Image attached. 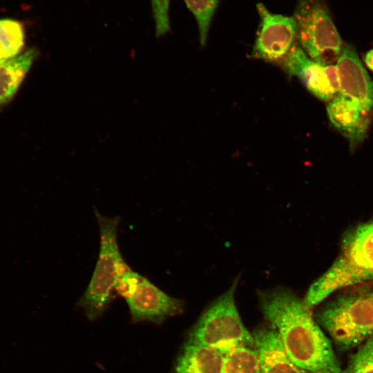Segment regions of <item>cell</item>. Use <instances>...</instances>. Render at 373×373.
I'll list each match as a JSON object with an SVG mask.
<instances>
[{
  "label": "cell",
  "instance_id": "6da1fadb",
  "mask_svg": "<svg viewBox=\"0 0 373 373\" xmlns=\"http://www.w3.org/2000/svg\"><path fill=\"white\" fill-rule=\"evenodd\" d=\"M258 299L294 364L309 373H342L329 339L303 300L283 287L260 291Z\"/></svg>",
  "mask_w": 373,
  "mask_h": 373
},
{
  "label": "cell",
  "instance_id": "7a4b0ae2",
  "mask_svg": "<svg viewBox=\"0 0 373 373\" xmlns=\"http://www.w3.org/2000/svg\"><path fill=\"white\" fill-rule=\"evenodd\" d=\"M373 279V221L361 224L343 238L340 254L309 287L303 299L308 308L335 291Z\"/></svg>",
  "mask_w": 373,
  "mask_h": 373
},
{
  "label": "cell",
  "instance_id": "3957f363",
  "mask_svg": "<svg viewBox=\"0 0 373 373\" xmlns=\"http://www.w3.org/2000/svg\"><path fill=\"white\" fill-rule=\"evenodd\" d=\"M99 229V250L88 286L78 301L89 320L99 317L111 303L119 278L128 265L117 242L120 218L107 217L95 209Z\"/></svg>",
  "mask_w": 373,
  "mask_h": 373
},
{
  "label": "cell",
  "instance_id": "277c9868",
  "mask_svg": "<svg viewBox=\"0 0 373 373\" xmlns=\"http://www.w3.org/2000/svg\"><path fill=\"white\" fill-rule=\"evenodd\" d=\"M238 281L236 278L226 292L209 305L191 330L189 341L223 354L238 346L255 347L253 334L245 327L236 306Z\"/></svg>",
  "mask_w": 373,
  "mask_h": 373
},
{
  "label": "cell",
  "instance_id": "5b68a950",
  "mask_svg": "<svg viewBox=\"0 0 373 373\" xmlns=\"http://www.w3.org/2000/svg\"><path fill=\"white\" fill-rule=\"evenodd\" d=\"M317 320L336 345L347 350L373 335V300L370 292L345 294L328 303Z\"/></svg>",
  "mask_w": 373,
  "mask_h": 373
},
{
  "label": "cell",
  "instance_id": "8992f818",
  "mask_svg": "<svg viewBox=\"0 0 373 373\" xmlns=\"http://www.w3.org/2000/svg\"><path fill=\"white\" fill-rule=\"evenodd\" d=\"M293 17L307 56L323 66L336 61L343 45L323 0H298Z\"/></svg>",
  "mask_w": 373,
  "mask_h": 373
},
{
  "label": "cell",
  "instance_id": "52a82bcc",
  "mask_svg": "<svg viewBox=\"0 0 373 373\" xmlns=\"http://www.w3.org/2000/svg\"><path fill=\"white\" fill-rule=\"evenodd\" d=\"M115 292L125 299L133 322L160 324L183 311V300L166 294L128 265L119 278Z\"/></svg>",
  "mask_w": 373,
  "mask_h": 373
},
{
  "label": "cell",
  "instance_id": "ba28073f",
  "mask_svg": "<svg viewBox=\"0 0 373 373\" xmlns=\"http://www.w3.org/2000/svg\"><path fill=\"white\" fill-rule=\"evenodd\" d=\"M260 26L253 57L267 61L284 59L294 46L297 24L294 17L273 14L262 3L257 4Z\"/></svg>",
  "mask_w": 373,
  "mask_h": 373
},
{
  "label": "cell",
  "instance_id": "9c48e42d",
  "mask_svg": "<svg viewBox=\"0 0 373 373\" xmlns=\"http://www.w3.org/2000/svg\"><path fill=\"white\" fill-rule=\"evenodd\" d=\"M327 113L332 126L354 149L366 137L373 113L359 102L339 94L328 102Z\"/></svg>",
  "mask_w": 373,
  "mask_h": 373
},
{
  "label": "cell",
  "instance_id": "30bf717a",
  "mask_svg": "<svg viewBox=\"0 0 373 373\" xmlns=\"http://www.w3.org/2000/svg\"><path fill=\"white\" fill-rule=\"evenodd\" d=\"M336 66L341 94L373 113V82L352 46H343Z\"/></svg>",
  "mask_w": 373,
  "mask_h": 373
},
{
  "label": "cell",
  "instance_id": "8fae6325",
  "mask_svg": "<svg viewBox=\"0 0 373 373\" xmlns=\"http://www.w3.org/2000/svg\"><path fill=\"white\" fill-rule=\"evenodd\" d=\"M283 61L287 73L296 76L321 100L329 102L338 95L331 86L324 66L312 59L302 48L294 45Z\"/></svg>",
  "mask_w": 373,
  "mask_h": 373
},
{
  "label": "cell",
  "instance_id": "7c38bea8",
  "mask_svg": "<svg viewBox=\"0 0 373 373\" xmlns=\"http://www.w3.org/2000/svg\"><path fill=\"white\" fill-rule=\"evenodd\" d=\"M252 334L262 373H309L289 358L276 329L271 324L255 329Z\"/></svg>",
  "mask_w": 373,
  "mask_h": 373
},
{
  "label": "cell",
  "instance_id": "4fadbf2b",
  "mask_svg": "<svg viewBox=\"0 0 373 373\" xmlns=\"http://www.w3.org/2000/svg\"><path fill=\"white\" fill-rule=\"evenodd\" d=\"M224 354L212 347L188 341L175 365V373H221Z\"/></svg>",
  "mask_w": 373,
  "mask_h": 373
},
{
  "label": "cell",
  "instance_id": "5bb4252c",
  "mask_svg": "<svg viewBox=\"0 0 373 373\" xmlns=\"http://www.w3.org/2000/svg\"><path fill=\"white\" fill-rule=\"evenodd\" d=\"M37 54L35 48H30L0 63V106L8 102L17 93Z\"/></svg>",
  "mask_w": 373,
  "mask_h": 373
},
{
  "label": "cell",
  "instance_id": "9a60e30c",
  "mask_svg": "<svg viewBox=\"0 0 373 373\" xmlns=\"http://www.w3.org/2000/svg\"><path fill=\"white\" fill-rule=\"evenodd\" d=\"M221 373H262L255 347L238 346L224 353Z\"/></svg>",
  "mask_w": 373,
  "mask_h": 373
},
{
  "label": "cell",
  "instance_id": "2e32d148",
  "mask_svg": "<svg viewBox=\"0 0 373 373\" xmlns=\"http://www.w3.org/2000/svg\"><path fill=\"white\" fill-rule=\"evenodd\" d=\"M24 30L18 21L0 19V59L7 60L20 54L24 46Z\"/></svg>",
  "mask_w": 373,
  "mask_h": 373
},
{
  "label": "cell",
  "instance_id": "e0dca14e",
  "mask_svg": "<svg viewBox=\"0 0 373 373\" xmlns=\"http://www.w3.org/2000/svg\"><path fill=\"white\" fill-rule=\"evenodd\" d=\"M196 19L201 45L207 41L209 27L219 0H184Z\"/></svg>",
  "mask_w": 373,
  "mask_h": 373
},
{
  "label": "cell",
  "instance_id": "ac0fdd59",
  "mask_svg": "<svg viewBox=\"0 0 373 373\" xmlns=\"http://www.w3.org/2000/svg\"><path fill=\"white\" fill-rule=\"evenodd\" d=\"M342 373H373V336L359 348Z\"/></svg>",
  "mask_w": 373,
  "mask_h": 373
},
{
  "label": "cell",
  "instance_id": "d6986e66",
  "mask_svg": "<svg viewBox=\"0 0 373 373\" xmlns=\"http://www.w3.org/2000/svg\"><path fill=\"white\" fill-rule=\"evenodd\" d=\"M171 0H151L157 37L170 30L169 5Z\"/></svg>",
  "mask_w": 373,
  "mask_h": 373
},
{
  "label": "cell",
  "instance_id": "ffe728a7",
  "mask_svg": "<svg viewBox=\"0 0 373 373\" xmlns=\"http://www.w3.org/2000/svg\"><path fill=\"white\" fill-rule=\"evenodd\" d=\"M324 68L332 88L337 95H339L340 86L336 66L330 64L324 66Z\"/></svg>",
  "mask_w": 373,
  "mask_h": 373
},
{
  "label": "cell",
  "instance_id": "44dd1931",
  "mask_svg": "<svg viewBox=\"0 0 373 373\" xmlns=\"http://www.w3.org/2000/svg\"><path fill=\"white\" fill-rule=\"evenodd\" d=\"M364 61L367 68L373 71V49L367 52L365 55Z\"/></svg>",
  "mask_w": 373,
  "mask_h": 373
},
{
  "label": "cell",
  "instance_id": "7402d4cb",
  "mask_svg": "<svg viewBox=\"0 0 373 373\" xmlns=\"http://www.w3.org/2000/svg\"><path fill=\"white\" fill-rule=\"evenodd\" d=\"M370 295H371V297H372V300H373V291L370 292Z\"/></svg>",
  "mask_w": 373,
  "mask_h": 373
},
{
  "label": "cell",
  "instance_id": "603a6c76",
  "mask_svg": "<svg viewBox=\"0 0 373 373\" xmlns=\"http://www.w3.org/2000/svg\"><path fill=\"white\" fill-rule=\"evenodd\" d=\"M3 61H5V60H1V59H0V63H1V62Z\"/></svg>",
  "mask_w": 373,
  "mask_h": 373
}]
</instances>
